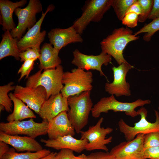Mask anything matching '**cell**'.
<instances>
[{
    "label": "cell",
    "mask_w": 159,
    "mask_h": 159,
    "mask_svg": "<svg viewBox=\"0 0 159 159\" xmlns=\"http://www.w3.org/2000/svg\"><path fill=\"white\" fill-rule=\"evenodd\" d=\"M90 91L84 92L67 98L69 109L67 117L75 132L79 134L87 124L89 115L93 107Z\"/></svg>",
    "instance_id": "1"
},
{
    "label": "cell",
    "mask_w": 159,
    "mask_h": 159,
    "mask_svg": "<svg viewBox=\"0 0 159 159\" xmlns=\"http://www.w3.org/2000/svg\"><path fill=\"white\" fill-rule=\"evenodd\" d=\"M139 38L133 34L132 31L127 27L115 29L100 42L102 52L112 57L119 65L127 63L124 57L123 51L129 42Z\"/></svg>",
    "instance_id": "2"
},
{
    "label": "cell",
    "mask_w": 159,
    "mask_h": 159,
    "mask_svg": "<svg viewBox=\"0 0 159 159\" xmlns=\"http://www.w3.org/2000/svg\"><path fill=\"white\" fill-rule=\"evenodd\" d=\"M40 69L27 79L26 86L36 88L43 87L47 92V100L50 96L60 93L64 86L62 80L64 73L63 68L59 65L54 69Z\"/></svg>",
    "instance_id": "3"
},
{
    "label": "cell",
    "mask_w": 159,
    "mask_h": 159,
    "mask_svg": "<svg viewBox=\"0 0 159 159\" xmlns=\"http://www.w3.org/2000/svg\"><path fill=\"white\" fill-rule=\"evenodd\" d=\"M92 77L91 72L77 68L72 69L71 72H64L62 82L64 85L61 93L63 96L68 98L84 92L91 91L93 87Z\"/></svg>",
    "instance_id": "4"
},
{
    "label": "cell",
    "mask_w": 159,
    "mask_h": 159,
    "mask_svg": "<svg viewBox=\"0 0 159 159\" xmlns=\"http://www.w3.org/2000/svg\"><path fill=\"white\" fill-rule=\"evenodd\" d=\"M149 100H143L138 99L132 102H123L117 100L114 95L102 98L93 106L91 112L92 116L95 118L99 117L102 113H107L110 110L114 112H124L127 115L134 117L139 114L135 109L150 104Z\"/></svg>",
    "instance_id": "5"
},
{
    "label": "cell",
    "mask_w": 159,
    "mask_h": 159,
    "mask_svg": "<svg viewBox=\"0 0 159 159\" xmlns=\"http://www.w3.org/2000/svg\"><path fill=\"white\" fill-rule=\"evenodd\" d=\"M113 0H89L86 1L82 8L81 16L73 22L72 26L81 35L92 21L98 22L112 6Z\"/></svg>",
    "instance_id": "6"
},
{
    "label": "cell",
    "mask_w": 159,
    "mask_h": 159,
    "mask_svg": "<svg viewBox=\"0 0 159 159\" xmlns=\"http://www.w3.org/2000/svg\"><path fill=\"white\" fill-rule=\"evenodd\" d=\"M49 122H37L33 118L25 121L16 120L0 123V131L12 135H25L35 138L47 134Z\"/></svg>",
    "instance_id": "7"
},
{
    "label": "cell",
    "mask_w": 159,
    "mask_h": 159,
    "mask_svg": "<svg viewBox=\"0 0 159 159\" xmlns=\"http://www.w3.org/2000/svg\"><path fill=\"white\" fill-rule=\"evenodd\" d=\"M137 112L140 116V119L138 122L134 123L133 126L127 124L122 119H120L118 122L119 130L124 134L127 141L133 139L140 133L145 135L159 131V113L158 111L155 110L156 120L153 123L147 120L148 111L145 108L142 107Z\"/></svg>",
    "instance_id": "8"
},
{
    "label": "cell",
    "mask_w": 159,
    "mask_h": 159,
    "mask_svg": "<svg viewBox=\"0 0 159 159\" xmlns=\"http://www.w3.org/2000/svg\"><path fill=\"white\" fill-rule=\"evenodd\" d=\"M42 11V4L39 0H30L25 8H16L14 12L18 18V22L17 26L10 31L12 37L18 41L21 39L26 29L36 24V15Z\"/></svg>",
    "instance_id": "9"
},
{
    "label": "cell",
    "mask_w": 159,
    "mask_h": 159,
    "mask_svg": "<svg viewBox=\"0 0 159 159\" xmlns=\"http://www.w3.org/2000/svg\"><path fill=\"white\" fill-rule=\"evenodd\" d=\"M103 120V117H101L95 125L90 126L86 131L80 132V139H87L88 141L85 148L86 150H101L108 152V149L106 145L112 142V137L107 138L106 136L112 132L113 130L109 127H101Z\"/></svg>",
    "instance_id": "10"
},
{
    "label": "cell",
    "mask_w": 159,
    "mask_h": 159,
    "mask_svg": "<svg viewBox=\"0 0 159 159\" xmlns=\"http://www.w3.org/2000/svg\"><path fill=\"white\" fill-rule=\"evenodd\" d=\"M133 67L128 62L123 63L117 67L112 68L114 79L112 82H107L105 85V91L111 95L117 97L131 95L130 86L126 81V77L129 71Z\"/></svg>",
    "instance_id": "11"
},
{
    "label": "cell",
    "mask_w": 159,
    "mask_h": 159,
    "mask_svg": "<svg viewBox=\"0 0 159 159\" xmlns=\"http://www.w3.org/2000/svg\"><path fill=\"white\" fill-rule=\"evenodd\" d=\"M145 135L140 133L131 140L121 142L110 152L117 159H147L144 156Z\"/></svg>",
    "instance_id": "12"
},
{
    "label": "cell",
    "mask_w": 159,
    "mask_h": 159,
    "mask_svg": "<svg viewBox=\"0 0 159 159\" xmlns=\"http://www.w3.org/2000/svg\"><path fill=\"white\" fill-rule=\"evenodd\" d=\"M73 53V58L71 63L77 68L87 70H96L99 72L100 75L107 78L102 66L103 65L107 66L111 62V56L102 52L98 55H88L81 52L78 49H75Z\"/></svg>",
    "instance_id": "13"
},
{
    "label": "cell",
    "mask_w": 159,
    "mask_h": 159,
    "mask_svg": "<svg viewBox=\"0 0 159 159\" xmlns=\"http://www.w3.org/2000/svg\"><path fill=\"white\" fill-rule=\"evenodd\" d=\"M13 94L38 114L42 105L47 100L46 91L41 86L32 88L16 85Z\"/></svg>",
    "instance_id": "14"
},
{
    "label": "cell",
    "mask_w": 159,
    "mask_h": 159,
    "mask_svg": "<svg viewBox=\"0 0 159 159\" xmlns=\"http://www.w3.org/2000/svg\"><path fill=\"white\" fill-rule=\"evenodd\" d=\"M54 8L53 5H49L45 12H42L41 17L36 24L29 29L26 33L18 41L17 45L20 52L24 51L29 48L40 51V44L44 40L46 34L45 30L40 31L41 26L47 13L53 10Z\"/></svg>",
    "instance_id": "15"
},
{
    "label": "cell",
    "mask_w": 159,
    "mask_h": 159,
    "mask_svg": "<svg viewBox=\"0 0 159 159\" xmlns=\"http://www.w3.org/2000/svg\"><path fill=\"white\" fill-rule=\"evenodd\" d=\"M69 109L67 98L63 96L60 92L51 95L45 100L38 115L43 120L49 122L61 112H68Z\"/></svg>",
    "instance_id": "16"
},
{
    "label": "cell",
    "mask_w": 159,
    "mask_h": 159,
    "mask_svg": "<svg viewBox=\"0 0 159 159\" xmlns=\"http://www.w3.org/2000/svg\"><path fill=\"white\" fill-rule=\"evenodd\" d=\"M48 35L50 44L59 51L69 44L82 42L83 41L81 35L72 26L64 29H52L48 33Z\"/></svg>",
    "instance_id": "17"
},
{
    "label": "cell",
    "mask_w": 159,
    "mask_h": 159,
    "mask_svg": "<svg viewBox=\"0 0 159 159\" xmlns=\"http://www.w3.org/2000/svg\"><path fill=\"white\" fill-rule=\"evenodd\" d=\"M0 141L11 146L18 152H36L43 149L35 138L28 136L10 135L0 131Z\"/></svg>",
    "instance_id": "18"
},
{
    "label": "cell",
    "mask_w": 159,
    "mask_h": 159,
    "mask_svg": "<svg viewBox=\"0 0 159 159\" xmlns=\"http://www.w3.org/2000/svg\"><path fill=\"white\" fill-rule=\"evenodd\" d=\"M47 134L49 139H55L67 135L74 136L75 130L67 116V112H62L49 122Z\"/></svg>",
    "instance_id": "19"
},
{
    "label": "cell",
    "mask_w": 159,
    "mask_h": 159,
    "mask_svg": "<svg viewBox=\"0 0 159 159\" xmlns=\"http://www.w3.org/2000/svg\"><path fill=\"white\" fill-rule=\"evenodd\" d=\"M40 141L48 147L58 150L69 149L78 153L85 150V146L88 143L87 139H77L70 135L59 137L55 139H41Z\"/></svg>",
    "instance_id": "20"
},
{
    "label": "cell",
    "mask_w": 159,
    "mask_h": 159,
    "mask_svg": "<svg viewBox=\"0 0 159 159\" xmlns=\"http://www.w3.org/2000/svg\"><path fill=\"white\" fill-rule=\"evenodd\" d=\"M26 0H21L14 2L9 0H0V24L3 30L11 31L16 27L13 18V14L18 7L24 6Z\"/></svg>",
    "instance_id": "21"
},
{
    "label": "cell",
    "mask_w": 159,
    "mask_h": 159,
    "mask_svg": "<svg viewBox=\"0 0 159 159\" xmlns=\"http://www.w3.org/2000/svg\"><path fill=\"white\" fill-rule=\"evenodd\" d=\"M59 51L55 49L50 43H45L42 46L38 58L40 69L45 70L54 69L61 63L59 56Z\"/></svg>",
    "instance_id": "22"
},
{
    "label": "cell",
    "mask_w": 159,
    "mask_h": 159,
    "mask_svg": "<svg viewBox=\"0 0 159 159\" xmlns=\"http://www.w3.org/2000/svg\"><path fill=\"white\" fill-rule=\"evenodd\" d=\"M9 95L13 103L14 109L12 112L7 117L8 122L16 120L21 121L24 119L36 118L33 112L21 100L16 97L12 92Z\"/></svg>",
    "instance_id": "23"
},
{
    "label": "cell",
    "mask_w": 159,
    "mask_h": 159,
    "mask_svg": "<svg viewBox=\"0 0 159 159\" xmlns=\"http://www.w3.org/2000/svg\"><path fill=\"white\" fill-rule=\"evenodd\" d=\"M18 41L12 37L10 31H5L0 43V60L9 56L13 57L17 60H20Z\"/></svg>",
    "instance_id": "24"
},
{
    "label": "cell",
    "mask_w": 159,
    "mask_h": 159,
    "mask_svg": "<svg viewBox=\"0 0 159 159\" xmlns=\"http://www.w3.org/2000/svg\"><path fill=\"white\" fill-rule=\"evenodd\" d=\"M51 151L49 150L43 149L36 152H27L18 153L14 148H10L0 159H40L49 154Z\"/></svg>",
    "instance_id": "25"
},
{
    "label": "cell",
    "mask_w": 159,
    "mask_h": 159,
    "mask_svg": "<svg viewBox=\"0 0 159 159\" xmlns=\"http://www.w3.org/2000/svg\"><path fill=\"white\" fill-rule=\"evenodd\" d=\"M14 82H10L7 85L0 86V105H3L6 110L8 112L12 111V100L8 94L14 90L15 86H13Z\"/></svg>",
    "instance_id": "26"
},
{
    "label": "cell",
    "mask_w": 159,
    "mask_h": 159,
    "mask_svg": "<svg viewBox=\"0 0 159 159\" xmlns=\"http://www.w3.org/2000/svg\"><path fill=\"white\" fill-rule=\"evenodd\" d=\"M137 0H113L112 6L117 18L122 21L128 8Z\"/></svg>",
    "instance_id": "27"
},
{
    "label": "cell",
    "mask_w": 159,
    "mask_h": 159,
    "mask_svg": "<svg viewBox=\"0 0 159 159\" xmlns=\"http://www.w3.org/2000/svg\"><path fill=\"white\" fill-rule=\"evenodd\" d=\"M159 30V18L153 20L149 23L145 25L134 34L137 36L143 33H145L143 36V39L146 42H149L154 34Z\"/></svg>",
    "instance_id": "28"
},
{
    "label": "cell",
    "mask_w": 159,
    "mask_h": 159,
    "mask_svg": "<svg viewBox=\"0 0 159 159\" xmlns=\"http://www.w3.org/2000/svg\"><path fill=\"white\" fill-rule=\"evenodd\" d=\"M142 8V13L139 15L138 21L144 22L148 17L150 12L153 4V0H138Z\"/></svg>",
    "instance_id": "29"
},
{
    "label": "cell",
    "mask_w": 159,
    "mask_h": 159,
    "mask_svg": "<svg viewBox=\"0 0 159 159\" xmlns=\"http://www.w3.org/2000/svg\"><path fill=\"white\" fill-rule=\"evenodd\" d=\"M159 146V131L151 132L145 135L144 148Z\"/></svg>",
    "instance_id": "30"
},
{
    "label": "cell",
    "mask_w": 159,
    "mask_h": 159,
    "mask_svg": "<svg viewBox=\"0 0 159 159\" xmlns=\"http://www.w3.org/2000/svg\"><path fill=\"white\" fill-rule=\"evenodd\" d=\"M36 60L35 59H32L27 60L24 62L17 72L18 74H20L18 81H20L25 76L26 78L29 77L30 72L33 68L34 62Z\"/></svg>",
    "instance_id": "31"
},
{
    "label": "cell",
    "mask_w": 159,
    "mask_h": 159,
    "mask_svg": "<svg viewBox=\"0 0 159 159\" xmlns=\"http://www.w3.org/2000/svg\"><path fill=\"white\" fill-rule=\"evenodd\" d=\"M40 50L36 49L27 48L25 51L20 52V60L22 62L30 59L37 60L40 56Z\"/></svg>",
    "instance_id": "32"
},
{
    "label": "cell",
    "mask_w": 159,
    "mask_h": 159,
    "mask_svg": "<svg viewBox=\"0 0 159 159\" xmlns=\"http://www.w3.org/2000/svg\"><path fill=\"white\" fill-rule=\"evenodd\" d=\"M139 15L134 12H129L125 14L121 21L122 23L128 28H133L137 25Z\"/></svg>",
    "instance_id": "33"
},
{
    "label": "cell",
    "mask_w": 159,
    "mask_h": 159,
    "mask_svg": "<svg viewBox=\"0 0 159 159\" xmlns=\"http://www.w3.org/2000/svg\"><path fill=\"white\" fill-rule=\"evenodd\" d=\"M88 159H117L108 152L92 153L87 155Z\"/></svg>",
    "instance_id": "34"
},
{
    "label": "cell",
    "mask_w": 159,
    "mask_h": 159,
    "mask_svg": "<svg viewBox=\"0 0 159 159\" xmlns=\"http://www.w3.org/2000/svg\"><path fill=\"white\" fill-rule=\"evenodd\" d=\"M144 156L147 159H159V146L145 149L144 151Z\"/></svg>",
    "instance_id": "35"
},
{
    "label": "cell",
    "mask_w": 159,
    "mask_h": 159,
    "mask_svg": "<svg viewBox=\"0 0 159 159\" xmlns=\"http://www.w3.org/2000/svg\"><path fill=\"white\" fill-rule=\"evenodd\" d=\"M73 152L69 149H61L57 153L55 159H72L74 155Z\"/></svg>",
    "instance_id": "36"
},
{
    "label": "cell",
    "mask_w": 159,
    "mask_h": 159,
    "mask_svg": "<svg viewBox=\"0 0 159 159\" xmlns=\"http://www.w3.org/2000/svg\"><path fill=\"white\" fill-rule=\"evenodd\" d=\"M159 18V0H153V4L148 19L153 20Z\"/></svg>",
    "instance_id": "37"
},
{
    "label": "cell",
    "mask_w": 159,
    "mask_h": 159,
    "mask_svg": "<svg viewBox=\"0 0 159 159\" xmlns=\"http://www.w3.org/2000/svg\"><path fill=\"white\" fill-rule=\"evenodd\" d=\"M131 12L135 13L138 15L141 14L142 13V8L138 0L128 8L126 13Z\"/></svg>",
    "instance_id": "38"
},
{
    "label": "cell",
    "mask_w": 159,
    "mask_h": 159,
    "mask_svg": "<svg viewBox=\"0 0 159 159\" xmlns=\"http://www.w3.org/2000/svg\"><path fill=\"white\" fill-rule=\"evenodd\" d=\"M8 145L4 142L0 141V159L9 150Z\"/></svg>",
    "instance_id": "39"
},
{
    "label": "cell",
    "mask_w": 159,
    "mask_h": 159,
    "mask_svg": "<svg viewBox=\"0 0 159 159\" xmlns=\"http://www.w3.org/2000/svg\"><path fill=\"white\" fill-rule=\"evenodd\" d=\"M57 154L56 152H52L48 155L40 159H55Z\"/></svg>",
    "instance_id": "40"
},
{
    "label": "cell",
    "mask_w": 159,
    "mask_h": 159,
    "mask_svg": "<svg viewBox=\"0 0 159 159\" xmlns=\"http://www.w3.org/2000/svg\"><path fill=\"white\" fill-rule=\"evenodd\" d=\"M72 159H88V158L87 155L82 154L77 156L74 155Z\"/></svg>",
    "instance_id": "41"
},
{
    "label": "cell",
    "mask_w": 159,
    "mask_h": 159,
    "mask_svg": "<svg viewBox=\"0 0 159 159\" xmlns=\"http://www.w3.org/2000/svg\"><path fill=\"white\" fill-rule=\"evenodd\" d=\"M5 109L4 107L2 105H0V112Z\"/></svg>",
    "instance_id": "42"
},
{
    "label": "cell",
    "mask_w": 159,
    "mask_h": 159,
    "mask_svg": "<svg viewBox=\"0 0 159 159\" xmlns=\"http://www.w3.org/2000/svg\"><path fill=\"white\" fill-rule=\"evenodd\" d=\"M158 109L159 110V106L158 107Z\"/></svg>",
    "instance_id": "43"
}]
</instances>
